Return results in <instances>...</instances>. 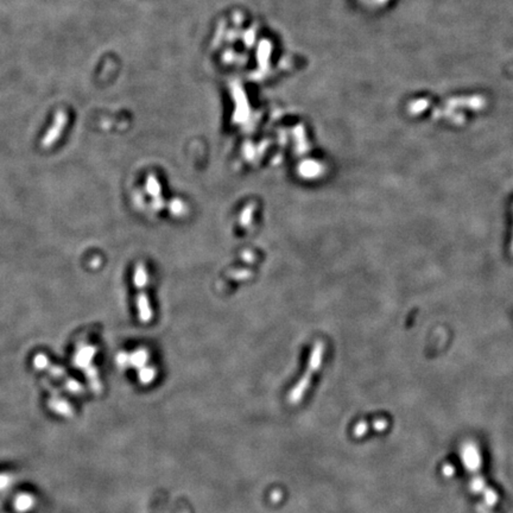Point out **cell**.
Wrapping results in <instances>:
<instances>
[{"label": "cell", "mask_w": 513, "mask_h": 513, "mask_svg": "<svg viewBox=\"0 0 513 513\" xmlns=\"http://www.w3.org/2000/svg\"><path fill=\"white\" fill-rule=\"evenodd\" d=\"M134 280H136L137 286L139 289V297L137 299V303H138V309H139V316L142 321H149L151 318V311H150L148 299H146L145 292H144V286L146 284V271L144 265L139 264L136 268V276H134Z\"/></svg>", "instance_id": "1"}, {"label": "cell", "mask_w": 513, "mask_h": 513, "mask_svg": "<svg viewBox=\"0 0 513 513\" xmlns=\"http://www.w3.org/2000/svg\"><path fill=\"white\" fill-rule=\"evenodd\" d=\"M95 352H96V348L93 346H88V345L80 346L79 350H77V353L75 354L74 364L79 366V367H82V368L88 367L90 360H92L93 356L95 355Z\"/></svg>", "instance_id": "2"}]
</instances>
